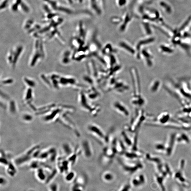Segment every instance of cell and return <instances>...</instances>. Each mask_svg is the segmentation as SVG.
Listing matches in <instances>:
<instances>
[{
  "label": "cell",
  "instance_id": "obj_37",
  "mask_svg": "<svg viewBox=\"0 0 191 191\" xmlns=\"http://www.w3.org/2000/svg\"><path fill=\"white\" fill-rule=\"evenodd\" d=\"M144 27H145V29H146V33L148 34H149L151 33V31L149 28V26L147 24H144Z\"/></svg>",
  "mask_w": 191,
  "mask_h": 191
},
{
  "label": "cell",
  "instance_id": "obj_36",
  "mask_svg": "<svg viewBox=\"0 0 191 191\" xmlns=\"http://www.w3.org/2000/svg\"><path fill=\"white\" fill-rule=\"evenodd\" d=\"M8 0H3L1 3V10L4 9L7 6Z\"/></svg>",
  "mask_w": 191,
  "mask_h": 191
},
{
  "label": "cell",
  "instance_id": "obj_35",
  "mask_svg": "<svg viewBox=\"0 0 191 191\" xmlns=\"http://www.w3.org/2000/svg\"><path fill=\"white\" fill-rule=\"evenodd\" d=\"M161 5H162L163 7H164L167 11L169 13H170L171 12V9L170 7H169L168 4H167L165 3L164 2H161Z\"/></svg>",
  "mask_w": 191,
  "mask_h": 191
},
{
  "label": "cell",
  "instance_id": "obj_28",
  "mask_svg": "<svg viewBox=\"0 0 191 191\" xmlns=\"http://www.w3.org/2000/svg\"><path fill=\"white\" fill-rule=\"evenodd\" d=\"M15 102L13 101L9 102L8 105V109L9 112L13 114H16L17 111V108Z\"/></svg>",
  "mask_w": 191,
  "mask_h": 191
},
{
  "label": "cell",
  "instance_id": "obj_11",
  "mask_svg": "<svg viewBox=\"0 0 191 191\" xmlns=\"http://www.w3.org/2000/svg\"><path fill=\"white\" fill-rule=\"evenodd\" d=\"M118 47L121 50L131 56H136V51L134 46L125 40H121L118 43Z\"/></svg>",
  "mask_w": 191,
  "mask_h": 191
},
{
  "label": "cell",
  "instance_id": "obj_20",
  "mask_svg": "<svg viewBox=\"0 0 191 191\" xmlns=\"http://www.w3.org/2000/svg\"><path fill=\"white\" fill-rule=\"evenodd\" d=\"M117 50L111 43H108L102 48V55L104 56L113 54L117 53Z\"/></svg>",
  "mask_w": 191,
  "mask_h": 191
},
{
  "label": "cell",
  "instance_id": "obj_10",
  "mask_svg": "<svg viewBox=\"0 0 191 191\" xmlns=\"http://www.w3.org/2000/svg\"><path fill=\"white\" fill-rule=\"evenodd\" d=\"M140 152L138 150L126 149L120 155L125 160L129 161H137L141 156Z\"/></svg>",
  "mask_w": 191,
  "mask_h": 191
},
{
  "label": "cell",
  "instance_id": "obj_31",
  "mask_svg": "<svg viewBox=\"0 0 191 191\" xmlns=\"http://www.w3.org/2000/svg\"><path fill=\"white\" fill-rule=\"evenodd\" d=\"M21 118L23 121L26 122H31L33 119V116L28 113L23 114Z\"/></svg>",
  "mask_w": 191,
  "mask_h": 191
},
{
  "label": "cell",
  "instance_id": "obj_23",
  "mask_svg": "<svg viewBox=\"0 0 191 191\" xmlns=\"http://www.w3.org/2000/svg\"><path fill=\"white\" fill-rule=\"evenodd\" d=\"M64 179L66 182L72 183L77 178V176L74 171H70L64 175Z\"/></svg>",
  "mask_w": 191,
  "mask_h": 191
},
{
  "label": "cell",
  "instance_id": "obj_38",
  "mask_svg": "<svg viewBox=\"0 0 191 191\" xmlns=\"http://www.w3.org/2000/svg\"></svg>",
  "mask_w": 191,
  "mask_h": 191
},
{
  "label": "cell",
  "instance_id": "obj_15",
  "mask_svg": "<svg viewBox=\"0 0 191 191\" xmlns=\"http://www.w3.org/2000/svg\"><path fill=\"white\" fill-rule=\"evenodd\" d=\"M52 170V169H48L43 168H40L36 169L35 170V174L36 179L39 182L46 184L48 175L50 173L48 174L47 172Z\"/></svg>",
  "mask_w": 191,
  "mask_h": 191
},
{
  "label": "cell",
  "instance_id": "obj_19",
  "mask_svg": "<svg viewBox=\"0 0 191 191\" xmlns=\"http://www.w3.org/2000/svg\"><path fill=\"white\" fill-rule=\"evenodd\" d=\"M144 100L141 95H132L131 99V103L133 106L136 107L143 105Z\"/></svg>",
  "mask_w": 191,
  "mask_h": 191
},
{
  "label": "cell",
  "instance_id": "obj_24",
  "mask_svg": "<svg viewBox=\"0 0 191 191\" xmlns=\"http://www.w3.org/2000/svg\"><path fill=\"white\" fill-rule=\"evenodd\" d=\"M61 61L62 63L67 64L71 62V59H72V54L69 51H66L63 53L62 56Z\"/></svg>",
  "mask_w": 191,
  "mask_h": 191
},
{
  "label": "cell",
  "instance_id": "obj_29",
  "mask_svg": "<svg viewBox=\"0 0 191 191\" xmlns=\"http://www.w3.org/2000/svg\"><path fill=\"white\" fill-rule=\"evenodd\" d=\"M24 82L28 88H34L36 85L35 82L33 80L25 77L23 79Z\"/></svg>",
  "mask_w": 191,
  "mask_h": 191
},
{
  "label": "cell",
  "instance_id": "obj_32",
  "mask_svg": "<svg viewBox=\"0 0 191 191\" xmlns=\"http://www.w3.org/2000/svg\"><path fill=\"white\" fill-rule=\"evenodd\" d=\"M8 181L7 179L3 176H1L0 178V185L1 187H3L7 184Z\"/></svg>",
  "mask_w": 191,
  "mask_h": 191
},
{
  "label": "cell",
  "instance_id": "obj_4",
  "mask_svg": "<svg viewBox=\"0 0 191 191\" xmlns=\"http://www.w3.org/2000/svg\"><path fill=\"white\" fill-rule=\"evenodd\" d=\"M117 161L123 171L128 175H133L141 170L143 166L138 161H129L118 158Z\"/></svg>",
  "mask_w": 191,
  "mask_h": 191
},
{
  "label": "cell",
  "instance_id": "obj_22",
  "mask_svg": "<svg viewBox=\"0 0 191 191\" xmlns=\"http://www.w3.org/2000/svg\"><path fill=\"white\" fill-rule=\"evenodd\" d=\"M123 17L124 18L123 20V23L121 24L119 28V31L121 33H123L125 31L129 23L130 22L131 20L130 14H129L128 13H126Z\"/></svg>",
  "mask_w": 191,
  "mask_h": 191
},
{
  "label": "cell",
  "instance_id": "obj_8",
  "mask_svg": "<svg viewBox=\"0 0 191 191\" xmlns=\"http://www.w3.org/2000/svg\"><path fill=\"white\" fill-rule=\"evenodd\" d=\"M81 150L82 154L86 159L88 160L92 158L93 156V148L92 143L89 140L83 139L81 143Z\"/></svg>",
  "mask_w": 191,
  "mask_h": 191
},
{
  "label": "cell",
  "instance_id": "obj_18",
  "mask_svg": "<svg viewBox=\"0 0 191 191\" xmlns=\"http://www.w3.org/2000/svg\"><path fill=\"white\" fill-rule=\"evenodd\" d=\"M5 171L7 174L10 177L13 178L15 177L18 173L17 166L16 165L14 161L13 162L11 161L6 167H5Z\"/></svg>",
  "mask_w": 191,
  "mask_h": 191
},
{
  "label": "cell",
  "instance_id": "obj_2",
  "mask_svg": "<svg viewBox=\"0 0 191 191\" xmlns=\"http://www.w3.org/2000/svg\"><path fill=\"white\" fill-rule=\"evenodd\" d=\"M88 133L99 144L105 146L107 143L109 134L105 133L100 126L95 123H91L87 127Z\"/></svg>",
  "mask_w": 191,
  "mask_h": 191
},
{
  "label": "cell",
  "instance_id": "obj_30",
  "mask_svg": "<svg viewBox=\"0 0 191 191\" xmlns=\"http://www.w3.org/2000/svg\"><path fill=\"white\" fill-rule=\"evenodd\" d=\"M132 188L130 183H126L122 185L117 191H131Z\"/></svg>",
  "mask_w": 191,
  "mask_h": 191
},
{
  "label": "cell",
  "instance_id": "obj_21",
  "mask_svg": "<svg viewBox=\"0 0 191 191\" xmlns=\"http://www.w3.org/2000/svg\"><path fill=\"white\" fill-rule=\"evenodd\" d=\"M115 177L114 174L110 171H104L101 175V178L102 181L107 183L113 181Z\"/></svg>",
  "mask_w": 191,
  "mask_h": 191
},
{
  "label": "cell",
  "instance_id": "obj_7",
  "mask_svg": "<svg viewBox=\"0 0 191 191\" xmlns=\"http://www.w3.org/2000/svg\"><path fill=\"white\" fill-rule=\"evenodd\" d=\"M23 50V47L22 46L19 45L15 47L13 49L10 51L8 53L7 60L13 68H14L16 66Z\"/></svg>",
  "mask_w": 191,
  "mask_h": 191
},
{
  "label": "cell",
  "instance_id": "obj_13",
  "mask_svg": "<svg viewBox=\"0 0 191 191\" xmlns=\"http://www.w3.org/2000/svg\"><path fill=\"white\" fill-rule=\"evenodd\" d=\"M85 93L87 98L91 101H97L101 97L100 92L97 89L95 86H89Z\"/></svg>",
  "mask_w": 191,
  "mask_h": 191
},
{
  "label": "cell",
  "instance_id": "obj_34",
  "mask_svg": "<svg viewBox=\"0 0 191 191\" xmlns=\"http://www.w3.org/2000/svg\"><path fill=\"white\" fill-rule=\"evenodd\" d=\"M13 82V80L12 79H4L3 80V81L1 83H2V85H8L10 84H11Z\"/></svg>",
  "mask_w": 191,
  "mask_h": 191
},
{
  "label": "cell",
  "instance_id": "obj_17",
  "mask_svg": "<svg viewBox=\"0 0 191 191\" xmlns=\"http://www.w3.org/2000/svg\"><path fill=\"white\" fill-rule=\"evenodd\" d=\"M59 84L64 86H74L77 85V80L72 77H60Z\"/></svg>",
  "mask_w": 191,
  "mask_h": 191
},
{
  "label": "cell",
  "instance_id": "obj_25",
  "mask_svg": "<svg viewBox=\"0 0 191 191\" xmlns=\"http://www.w3.org/2000/svg\"><path fill=\"white\" fill-rule=\"evenodd\" d=\"M33 92H32V88H28L27 89L24 97V101L25 103L27 104H29L33 100Z\"/></svg>",
  "mask_w": 191,
  "mask_h": 191
},
{
  "label": "cell",
  "instance_id": "obj_33",
  "mask_svg": "<svg viewBox=\"0 0 191 191\" xmlns=\"http://www.w3.org/2000/svg\"><path fill=\"white\" fill-rule=\"evenodd\" d=\"M115 1L118 6L120 7L124 6L127 2V0H115Z\"/></svg>",
  "mask_w": 191,
  "mask_h": 191
},
{
  "label": "cell",
  "instance_id": "obj_26",
  "mask_svg": "<svg viewBox=\"0 0 191 191\" xmlns=\"http://www.w3.org/2000/svg\"><path fill=\"white\" fill-rule=\"evenodd\" d=\"M63 148L64 153L68 157L74 152L75 150V149L72 148L70 145L67 143L63 144Z\"/></svg>",
  "mask_w": 191,
  "mask_h": 191
},
{
  "label": "cell",
  "instance_id": "obj_1",
  "mask_svg": "<svg viewBox=\"0 0 191 191\" xmlns=\"http://www.w3.org/2000/svg\"><path fill=\"white\" fill-rule=\"evenodd\" d=\"M78 101L81 108L93 117H96L101 111V107L98 104L91 103L84 91H81L79 93Z\"/></svg>",
  "mask_w": 191,
  "mask_h": 191
},
{
  "label": "cell",
  "instance_id": "obj_12",
  "mask_svg": "<svg viewBox=\"0 0 191 191\" xmlns=\"http://www.w3.org/2000/svg\"><path fill=\"white\" fill-rule=\"evenodd\" d=\"M11 8L14 12L20 10L26 13H28L30 10L28 5L22 0H15L13 2Z\"/></svg>",
  "mask_w": 191,
  "mask_h": 191
},
{
  "label": "cell",
  "instance_id": "obj_6",
  "mask_svg": "<svg viewBox=\"0 0 191 191\" xmlns=\"http://www.w3.org/2000/svg\"><path fill=\"white\" fill-rule=\"evenodd\" d=\"M43 45L41 42L39 40H37L35 42L34 52L31 58L30 64L31 66H35L38 61L39 60V59L44 57V52Z\"/></svg>",
  "mask_w": 191,
  "mask_h": 191
},
{
  "label": "cell",
  "instance_id": "obj_16",
  "mask_svg": "<svg viewBox=\"0 0 191 191\" xmlns=\"http://www.w3.org/2000/svg\"><path fill=\"white\" fill-rule=\"evenodd\" d=\"M57 165L58 171L64 175L70 171V169L72 167L71 164L67 159L65 160L63 159L59 160Z\"/></svg>",
  "mask_w": 191,
  "mask_h": 191
},
{
  "label": "cell",
  "instance_id": "obj_27",
  "mask_svg": "<svg viewBox=\"0 0 191 191\" xmlns=\"http://www.w3.org/2000/svg\"><path fill=\"white\" fill-rule=\"evenodd\" d=\"M47 185L48 191H59V186L58 183L53 181Z\"/></svg>",
  "mask_w": 191,
  "mask_h": 191
},
{
  "label": "cell",
  "instance_id": "obj_5",
  "mask_svg": "<svg viewBox=\"0 0 191 191\" xmlns=\"http://www.w3.org/2000/svg\"><path fill=\"white\" fill-rule=\"evenodd\" d=\"M133 88L132 95H141L140 80L138 69L134 67H132L129 70Z\"/></svg>",
  "mask_w": 191,
  "mask_h": 191
},
{
  "label": "cell",
  "instance_id": "obj_9",
  "mask_svg": "<svg viewBox=\"0 0 191 191\" xmlns=\"http://www.w3.org/2000/svg\"><path fill=\"white\" fill-rule=\"evenodd\" d=\"M112 107L118 113L125 117H128L130 114L128 107L123 102L119 101H116L113 103Z\"/></svg>",
  "mask_w": 191,
  "mask_h": 191
},
{
  "label": "cell",
  "instance_id": "obj_3",
  "mask_svg": "<svg viewBox=\"0 0 191 191\" xmlns=\"http://www.w3.org/2000/svg\"><path fill=\"white\" fill-rule=\"evenodd\" d=\"M130 87L123 81L118 79L115 76L110 77L106 85L107 92H114L118 94H123L127 92Z\"/></svg>",
  "mask_w": 191,
  "mask_h": 191
},
{
  "label": "cell",
  "instance_id": "obj_14",
  "mask_svg": "<svg viewBox=\"0 0 191 191\" xmlns=\"http://www.w3.org/2000/svg\"><path fill=\"white\" fill-rule=\"evenodd\" d=\"M146 180L144 175L139 174L132 177L130 183L133 188H139L146 183Z\"/></svg>",
  "mask_w": 191,
  "mask_h": 191
}]
</instances>
